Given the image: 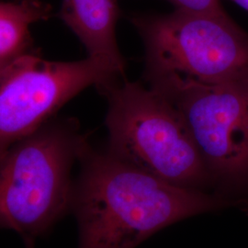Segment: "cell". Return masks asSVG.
I'll return each mask as SVG.
<instances>
[{
	"mask_svg": "<svg viewBox=\"0 0 248 248\" xmlns=\"http://www.w3.org/2000/svg\"><path fill=\"white\" fill-rule=\"evenodd\" d=\"M71 207L79 225V248H136L175 222L237 205L223 196L173 186L118 159L89 142Z\"/></svg>",
	"mask_w": 248,
	"mask_h": 248,
	"instance_id": "obj_1",
	"label": "cell"
},
{
	"mask_svg": "<svg viewBox=\"0 0 248 248\" xmlns=\"http://www.w3.org/2000/svg\"><path fill=\"white\" fill-rule=\"evenodd\" d=\"M98 89L108 100L110 155L173 186L213 187L183 117L165 95L125 78Z\"/></svg>",
	"mask_w": 248,
	"mask_h": 248,
	"instance_id": "obj_2",
	"label": "cell"
},
{
	"mask_svg": "<svg viewBox=\"0 0 248 248\" xmlns=\"http://www.w3.org/2000/svg\"><path fill=\"white\" fill-rule=\"evenodd\" d=\"M74 122L45 124L0 157V228L26 241L71 207L72 166L87 143Z\"/></svg>",
	"mask_w": 248,
	"mask_h": 248,
	"instance_id": "obj_3",
	"label": "cell"
},
{
	"mask_svg": "<svg viewBox=\"0 0 248 248\" xmlns=\"http://www.w3.org/2000/svg\"><path fill=\"white\" fill-rule=\"evenodd\" d=\"M129 19L144 46V78L248 82V33L228 14L175 9L166 14L135 13Z\"/></svg>",
	"mask_w": 248,
	"mask_h": 248,
	"instance_id": "obj_4",
	"label": "cell"
},
{
	"mask_svg": "<svg viewBox=\"0 0 248 248\" xmlns=\"http://www.w3.org/2000/svg\"><path fill=\"white\" fill-rule=\"evenodd\" d=\"M144 79L183 117L215 192L248 207V82L203 84L170 76Z\"/></svg>",
	"mask_w": 248,
	"mask_h": 248,
	"instance_id": "obj_5",
	"label": "cell"
},
{
	"mask_svg": "<svg viewBox=\"0 0 248 248\" xmlns=\"http://www.w3.org/2000/svg\"><path fill=\"white\" fill-rule=\"evenodd\" d=\"M96 59L49 61L27 51L0 72V157L84 89L121 78Z\"/></svg>",
	"mask_w": 248,
	"mask_h": 248,
	"instance_id": "obj_6",
	"label": "cell"
},
{
	"mask_svg": "<svg viewBox=\"0 0 248 248\" xmlns=\"http://www.w3.org/2000/svg\"><path fill=\"white\" fill-rule=\"evenodd\" d=\"M59 16L79 39L89 57L125 78L126 61L116 38L118 0H62Z\"/></svg>",
	"mask_w": 248,
	"mask_h": 248,
	"instance_id": "obj_7",
	"label": "cell"
},
{
	"mask_svg": "<svg viewBox=\"0 0 248 248\" xmlns=\"http://www.w3.org/2000/svg\"><path fill=\"white\" fill-rule=\"evenodd\" d=\"M50 11L39 0L0 2V60L9 61L29 51L30 28L49 18Z\"/></svg>",
	"mask_w": 248,
	"mask_h": 248,
	"instance_id": "obj_8",
	"label": "cell"
},
{
	"mask_svg": "<svg viewBox=\"0 0 248 248\" xmlns=\"http://www.w3.org/2000/svg\"><path fill=\"white\" fill-rule=\"evenodd\" d=\"M176 9L192 12L209 13L214 15H227L223 9L222 0H168Z\"/></svg>",
	"mask_w": 248,
	"mask_h": 248,
	"instance_id": "obj_9",
	"label": "cell"
},
{
	"mask_svg": "<svg viewBox=\"0 0 248 248\" xmlns=\"http://www.w3.org/2000/svg\"><path fill=\"white\" fill-rule=\"evenodd\" d=\"M230 1L238 5L242 9H246L248 11V0H230Z\"/></svg>",
	"mask_w": 248,
	"mask_h": 248,
	"instance_id": "obj_10",
	"label": "cell"
},
{
	"mask_svg": "<svg viewBox=\"0 0 248 248\" xmlns=\"http://www.w3.org/2000/svg\"><path fill=\"white\" fill-rule=\"evenodd\" d=\"M10 61V60H9ZM9 61H3V60H0V72L4 68V66L9 62Z\"/></svg>",
	"mask_w": 248,
	"mask_h": 248,
	"instance_id": "obj_11",
	"label": "cell"
},
{
	"mask_svg": "<svg viewBox=\"0 0 248 248\" xmlns=\"http://www.w3.org/2000/svg\"><path fill=\"white\" fill-rule=\"evenodd\" d=\"M28 248H33V246H32V245H31V244H30V245H28Z\"/></svg>",
	"mask_w": 248,
	"mask_h": 248,
	"instance_id": "obj_12",
	"label": "cell"
}]
</instances>
